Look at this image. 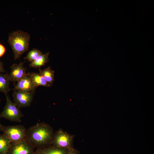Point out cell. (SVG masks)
I'll return each instance as SVG.
<instances>
[{"mask_svg":"<svg viewBox=\"0 0 154 154\" xmlns=\"http://www.w3.org/2000/svg\"><path fill=\"white\" fill-rule=\"evenodd\" d=\"M30 38L29 33L20 30L10 33L8 41L13 51L15 60L18 59L29 50Z\"/></svg>","mask_w":154,"mask_h":154,"instance_id":"cell-2","label":"cell"},{"mask_svg":"<svg viewBox=\"0 0 154 154\" xmlns=\"http://www.w3.org/2000/svg\"><path fill=\"white\" fill-rule=\"evenodd\" d=\"M42 53L40 50L37 49H33L28 52L24 59L32 62Z\"/></svg>","mask_w":154,"mask_h":154,"instance_id":"cell-16","label":"cell"},{"mask_svg":"<svg viewBox=\"0 0 154 154\" xmlns=\"http://www.w3.org/2000/svg\"><path fill=\"white\" fill-rule=\"evenodd\" d=\"M74 137V135L60 129L54 133L51 144L53 146L69 150L73 148Z\"/></svg>","mask_w":154,"mask_h":154,"instance_id":"cell-5","label":"cell"},{"mask_svg":"<svg viewBox=\"0 0 154 154\" xmlns=\"http://www.w3.org/2000/svg\"><path fill=\"white\" fill-rule=\"evenodd\" d=\"M33 148L26 140L12 143L7 154H33Z\"/></svg>","mask_w":154,"mask_h":154,"instance_id":"cell-7","label":"cell"},{"mask_svg":"<svg viewBox=\"0 0 154 154\" xmlns=\"http://www.w3.org/2000/svg\"><path fill=\"white\" fill-rule=\"evenodd\" d=\"M28 74L34 84L37 87L39 86L45 87L51 86L39 73L32 72L29 73Z\"/></svg>","mask_w":154,"mask_h":154,"instance_id":"cell-12","label":"cell"},{"mask_svg":"<svg viewBox=\"0 0 154 154\" xmlns=\"http://www.w3.org/2000/svg\"><path fill=\"white\" fill-rule=\"evenodd\" d=\"M5 72L3 63L1 61H0V73Z\"/></svg>","mask_w":154,"mask_h":154,"instance_id":"cell-19","label":"cell"},{"mask_svg":"<svg viewBox=\"0 0 154 154\" xmlns=\"http://www.w3.org/2000/svg\"><path fill=\"white\" fill-rule=\"evenodd\" d=\"M24 62L14 64L10 67L11 70L9 77L11 81L17 82L27 74V68L24 67Z\"/></svg>","mask_w":154,"mask_h":154,"instance_id":"cell-9","label":"cell"},{"mask_svg":"<svg viewBox=\"0 0 154 154\" xmlns=\"http://www.w3.org/2000/svg\"><path fill=\"white\" fill-rule=\"evenodd\" d=\"M68 154H79V152L73 148L69 150Z\"/></svg>","mask_w":154,"mask_h":154,"instance_id":"cell-18","label":"cell"},{"mask_svg":"<svg viewBox=\"0 0 154 154\" xmlns=\"http://www.w3.org/2000/svg\"><path fill=\"white\" fill-rule=\"evenodd\" d=\"M6 49L5 46L0 43V57L2 56L5 52Z\"/></svg>","mask_w":154,"mask_h":154,"instance_id":"cell-17","label":"cell"},{"mask_svg":"<svg viewBox=\"0 0 154 154\" xmlns=\"http://www.w3.org/2000/svg\"><path fill=\"white\" fill-rule=\"evenodd\" d=\"M11 141L3 134H0V153L7 154L12 144Z\"/></svg>","mask_w":154,"mask_h":154,"instance_id":"cell-15","label":"cell"},{"mask_svg":"<svg viewBox=\"0 0 154 154\" xmlns=\"http://www.w3.org/2000/svg\"><path fill=\"white\" fill-rule=\"evenodd\" d=\"M1 125H2L1 124V123L0 122V127H1Z\"/></svg>","mask_w":154,"mask_h":154,"instance_id":"cell-21","label":"cell"},{"mask_svg":"<svg viewBox=\"0 0 154 154\" xmlns=\"http://www.w3.org/2000/svg\"><path fill=\"white\" fill-rule=\"evenodd\" d=\"M0 154H1V153H0Z\"/></svg>","mask_w":154,"mask_h":154,"instance_id":"cell-22","label":"cell"},{"mask_svg":"<svg viewBox=\"0 0 154 154\" xmlns=\"http://www.w3.org/2000/svg\"><path fill=\"white\" fill-rule=\"evenodd\" d=\"M10 81L9 74L0 73V92L6 96L11 90L9 88Z\"/></svg>","mask_w":154,"mask_h":154,"instance_id":"cell-11","label":"cell"},{"mask_svg":"<svg viewBox=\"0 0 154 154\" xmlns=\"http://www.w3.org/2000/svg\"><path fill=\"white\" fill-rule=\"evenodd\" d=\"M39 73L42 75L47 82L51 86L54 80V71L52 70L50 67L43 70L39 68Z\"/></svg>","mask_w":154,"mask_h":154,"instance_id":"cell-13","label":"cell"},{"mask_svg":"<svg viewBox=\"0 0 154 154\" xmlns=\"http://www.w3.org/2000/svg\"><path fill=\"white\" fill-rule=\"evenodd\" d=\"M69 150L52 146L38 148L36 151L39 154H68Z\"/></svg>","mask_w":154,"mask_h":154,"instance_id":"cell-10","label":"cell"},{"mask_svg":"<svg viewBox=\"0 0 154 154\" xmlns=\"http://www.w3.org/2000/svg\"><path fill=\"white\" fill-rule=\"evenodd\" d=\"M49 54V52L44 54L42 53L34 61L29 64V67L34 68L38 67L39 68L45 65L49 61L48 56Z\"/></svg>","mask_w":154,"mask_h":154,"instance_id":"cell-14","label":"cell"},{"mask_svg":"<svg viewBox=\"0 0 154 154\" xmlns=\"http://www.w3.org/2000/svg\"><path fill=\"white\" fill-rule=\"evenodd\" d=\"M33 154H39L36 151H35V152Z\"/></svg>","mask_w":154,"mask_h":154,"instance_id":"cell-20","label":"cell"},{"mask_svg":"<svg viewBox=\"0 0 154 154\" xmlns=\"http://www.w3.org/2000/svg\"><path fill=\"white\" fill-rule=\"evenodd\" d=\"M37 87L28 73L17 82V84L14 85L13 90L35 92Z\"/></svg>","mask_w":154,"mask_h":154,"instance_id":"cell-8","label":"cell"},{"mask_svg":"<svg viewBox=\"0 0 154 154\" xmlns=\"http://www.w3.org/2000/svg\"><path fill=\"white\" fill-rule=\"evenodd\" d=\"M35 92L22 90H15L13 94L14 103L19 108L29 106L33 100Z\"/></svg>","mask_w":154,"mask_h":154,"instance_id":"cell-6","label":"cell"},{"mask_svg":"<svg viewBox=\"0 0 154 154\" xmlns=\"http://www.w3.org/2000/svg\"><path fill=\"white\" fill-rule=\"evenodd\" d=\"M6 96V105L0 114V118H5L12 121H21L23 115L19 108L12 102L8 96Z\"/></svg>","mask_w":154,"mask_h":154,"instance_id":"cell-4","label":"cell"},{"mask_svg":"<svg viewBox=\"0 0 154 154\" xmlns=\"http://www.w3.org/2000/svg\"><path fill=\"white\" fill-rule=\"evenodd\" d=\"M54 134L52 128L48 124L38 123L27 129L26 140L33 148H41L51 143Z\"/></svg>","mask_w":154,"mask_h":154,"instance_id":"cell-1","label":"cell"},{"mask_svg":"<svg viewBox=\"0 0 154 154\" xmlns=\"http://www.w3.org/2000/svg\"><path fill=\"white\" fill-rule=\"evenodd\" d=\"M0 131L7 137L12 143L26 140L27 129L23 125L4 126L1 125Z\"/></svg>","mask_w":154,"mask_h":154,"instance_id":"cell-3","label":"cell"}]
</instances>
